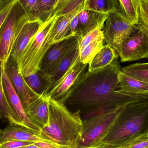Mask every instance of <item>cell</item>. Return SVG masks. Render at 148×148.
Segmentation results:
<instances>
[{
    "label": "cell",
    "mask_w": 148,
    "mask_h": 148,
    "mask_svg": "<svg viewBox=\"0 0 148 148\" xmlns=\"http://www.w3.org/2000/svg\"><path fill=\"white\" fill-rule=\"evenodd\" d=\"M121 65L115 60L104 68L85 72L61 99L66 106L87 110V118L103 111L122 107L136 101L148 99V96L126 95L117 92Z\"/></svg>",
    "instance_id": "cell-1"
},
{
    "label": "cell",
    "mask_w": 148,
    "mask_h": 148,
    "mask_svg": "<svg viewBox=\"0 0 148 148\" xmlns=\"http://www.w3.org/2000/svg\"><path fill=\"white\" fill-rule=\"evenodd\" d=\"M47 124L40 134L42 137L66 148H78L83 130L81 111H69L60 100L49 97Z\"/></svg>",
    "instance_id": "cell-2"
},
{
    "label": "cell",
    "mask_w": 148,
    "mask_h": 148,
    "mask_svg": "<svg viewBox=\"0 0 148 148\" xmlns=\"http://www.w3.org/2000/svg\"><path fill=\"white\" fill-rule=\"evenodd\" d=\"M148 129V99L124 105L107 135L92 148H103L121 143Z\"/></svg>",
    "instance_id": "cell-3"
},
{
    "label": "cell",
    "mask_w": 148,
    "mask_h": 148,
    "mask_svg": "<svg viewBox=\"0 0 148 148\" xmlns=\"http://www.w3.org/2000/svg\"><path fill=\"white\" fill-rule=\"evenodd\" d=\"M123 106L103 111L83 121L78 148H92L97 145L109 132Z\"/></svg>",
    "instance_id": "cell-4"
},
{
    "label": "cell",
    "mask_w": 148,
    "mask_h": 148,
    "mask_svg": "<svg viewBox=\"0 0 148 148\" xmlns=\"http://www.w3.org/2000/svg\"><path fill=\"white\" fill-rule=\"evenodd\" d=\"M57 16H53L42 24L22 55L16 61L18 71L23 77L35 73L40 70L42 60L41 52L42 46Z\"/></svg>",
    "instance_id": "cell-5"
},
{
    "label": "cell",
    "mask_w": 148,
    "mask_h": 148,
    "mask_svg": "<svg viewBox=\"0 0 148 148\" xmlns=\"http://www.w3.org/2000/svg\"><path fill=\"white\" fill-rule=\"evenodd\" d=\"M28 17L18 1L14 3L0 28V61L3 67L19 33Z\"/></svg>",
    "instance_id": "cell-6"
},
{
    "label": "cell",
    "mask_w": 148,
    "mask_h": 148,
    "mask_svg": "<svg viewBox=\"0 0 148 148\" xmlns=\"http://www.w3.org/2000/svg\"><path fill=\"white\" fill-rule=\"evenodd\" d=\"M137 29V26L119 10L112 11L108 14L102 30L104 42L114 50L119 57L123 42Z\"/></svg>",
    "instance_id": "cell-7"
},
{
    "label": "cell",
    "mask_w": 148,
    "mask_h": 148,
    "mask_svg": "<svg viewBox=\"0 0 148 148\" xmlns=\"http://www.w3.org/2000/svg\"><path fill=\"white\" fill-rule=\"evenodd\" d=\"M82 37V33L79 30L75 35L52 45L42 58L40 70L50 76L67 55L79 46Z\"/></svg>",
    "instance_id": "cell-8"
},
{
    "label": "cell",
    "mask_w": 148,
    "mask_h": 148,
    "mask_svg": "<svg viewBox=\"0 0 148 148\" xmlns=\"http://www.w3.org/2000/svg\"><path fill=\"white\" fill-rule=\"evenodd\" d=\"M137 29L125 40L119 57L122 62L139 60L148 55V32L138 25Z\"/></svg>",
    "instance_id": "cell-9"
},
{
    "label": "cell",
    "mask_w": 148,
    "mask_h": 148,
    "mask_svg": "<svg viewBox=\"0 0 148 148\" xmlns=\"http://www.w3.org/2000/svg\"><path fill=\"white\" fill-rule=\"evenodd\" d=\"M3 68L24 108L41 96L29 87L24 77L18 71L16 61L11 55Z\"/></svg>",
    "instance_id": "cell-10"
},
{
    "label": "cell",
    "mask_w": 148,
    "mask_h": 148,
    "mask_svg": "<svg viewBox=\"0 0 148 148\" xmlns=\"http://www.w3.org/2000/svg\"><path fill=\"white\" fill-rule=\"evenodd\" d=\"M88 66V64L81 62L79 57L61 79L50 89L47 96L55 100H61L86 72Z\"/></svg>",
    "instance_id": "cell-11"
},
{
    "label": "cell",
    "mask_w": 148,
    "mask_h": 148,
    "mask_svg": "<svg viewBox=\"0 0 148 148\" xmlns=\"http://www.w3.org/2000/svg\"><path fill=\"white\" fill-rule=\"evenodd\" d=\"M80 12H72L57 16L42 46L41 52L42 60L44 55L52 45L67 37L73 36L70 35L69 23L74 16L78 15Z\"/></svg>",
    "instance_id": "cell-12"
},
{
    "label": "cell",
    "mask_w": 148,
    "mask_h": 148,
    "mask_svg": "<svg viewBox=\"0 0 148 148\" xmlns=\"http://www.w3.org/2000/svg\"><path fill=\"white\" fill-rule=\"evenodd\" d=\"M2 84L5 95L10 108L20 119L23 126L32 130L40 132V129L31 121L25 113L21 100L12 86L3 68L2 73Z\"/></svg>",
    "instance_id": "cell-13"
},
{
    "label": "cell",
    "mask_w": 148,
    "mask_h": 148,
    "mask_svg": "<svg viewBox=\"0 0 148 148\" xmlns=\"http://www.w3.org/2000/svg\"><path fill=\"white\" fill-rule=\"evenodd\" d=\"M11 140L33 143L38 142L53 143L42 137L40 132L13 123H10L5 128L0 131V143Z\"/></svg>",
    "instance_id": "cell-14"
},
{
    "label": "cell",
    "mask_w": 148,
    "mask_h": 148,
    "mask_svg": "<svg viewBox=\"0 0 148 148\" xmlns=\"http://www.w3.org/2000/svg\"><path fill=\"white\" fill-rule=\"evenodd\" d=\"M42 24L39 20L29 21L23 27L15 40L10 53L16 61L22 55L30 40L37 33Z\"/></svg>",
    "instance_id": "cell-15"
},
{
    "label": "cell",
    "mask_w": 148,
    "mask_h": 148,
    "mask_svg": "<svg viewBox=\"0 0 148 148\" xmlns=\"http://www.w3.org/2000/svg\"><path fill=\"white\" fill-rule=\"evenodd\" d=\"M24 110L31 121L40 130L47 124L49 112V97L47 95L41 96Z\"/></svg>",
    "instance_id": "cell-16"
},
{
    "label": "cell",
    "mask_w": 148,
    "mask_h": 148,
    "mask_svg": "<svg viewBox=\"0 0 148 148\" xmlns=\"http://www.w3.org/2000/svg\"><path fill=\"white\" fill-rule=\"evenodd\" d=\"M108 14L97 12L85 8L78 14V29L82 37L89 32L96 29L102 30L104 27Z\"/></svg>",
    "instance_id": "cell-17"
},
{
    "label": "cell",
    "mask_w": 148,
    "mask_h": 148,
    "mask_svg": "<svg viewBox=\"0 0 148 148\" xmlns=\"http://www.w3.org/2000/svg\"><path fill=\"white\" fill-rule=\"evenodd\" d=\"M119 86L117 92L126 95L148 96V83L123 73L118 74Z\"/></svg>",
    "instance_id": "cell-18"
},
{
    "label": "cell",
    "mask_w": 148,
    "mask_h": 148,
    "mask_svg": "<svg viewBox=\"0 0 148 148\" xmlns=\"http://www.w3.org/2000/svg\"><path fill=\"white\" fill-rule=\"evenodd\" d=\"M24 78L29 87L40 96L47 95L53 86L50 77L40 70Z\"/></svg>",
    "instance_id": "cell-19"
},
{
    "label": "cell",
    "mask_w": 148,
    "mask_h": 148,
    "mask_svg": "<svg viewBox=\"0 0 148 148\" xmlns=\"http://www.w3.org/2000/svg\"><path fill=\"white\" fill-rule=\"evenodd\" d=\"M119 56L108 44L104 45L89 63L88 71H96L109 66Z\"/></svg>",
    "instance_id": "cell-20"
},
{
    "label": "cell",
    "mask_w": 148,
    "mask_h": 148,
    "mask_svg": "<svg viewBox=\"0 0 148 148\" xmlns=\"http://www.w3.org/2000/svg\"><path fill=\"white\" fill-rule=\"evenodd\" d=\"M3 67L0 61V114L1 118L7 120L9 123H13L23 126L16 115L13 112L7 99L2 84Z\"/></svg>",
    "instance_id": "cell-21"
},
{
    "label": "cell",
    "mask_w": 148,
    "mask_h": 148,
    "mask_svg": "<svg viewBox=\"0 0 148 148\" xmlns=\"http://www.w3.org/2000/svg\"><path fill=\"white\" fill-rule=\"evenodd\" d=\"M78 46L75 48L67 55L64 60L58 65L53 73L50 75V77L53 82V86L51 88L61 79L62 77L67 73L73 64L79 58Z\"/></svg>",
    "instance_id": "cell-22"
},
{
    "label": "cell",
    "mask_w": 148,
    "mask_h": 148,
    "mask_svg": "<svg viewBox=\"0 0 148 148\" xmlns=\"http://www.w3.org/2000/svg\"><path fill=\"white\" fill-rule=\"evenodd\" d=\"M103 34L84 47L79 49V57L81 62L89 64L95 56L104 46Z\"/></svg>",
    "instance_id": "cell-23"
},
{
    "label": "cell",
    "mask_w": 148,
    "mask_h": 148,
    "mask_svg": "<svg viewBox=\"0 0 148 148\" xmlns=\"http://www.w3.org/2000/svg\"><path fill=\"white\" fill-rule=\"evenodd\" d=\"M119 11L134 25L139 21V5L137 0H117Z\"/></svg>",
    "instance_id": "cell-24"
},
{
    "label": "cell",
    "mask_w": 148,
    "mask_h": 148,
    "mask_svg": "<svg viewBox=\"0 0 148 148\" xmlns=\"http://www.w3.org/2000/svg\"><path fill=\"white\" fill-rule=\"evenodd\" d=\"M103 148H148V129L121 143Z\"/></svg>",
    "instance_id": "cell-25"
},
{
    "label": "cell",
    "mask_w": 148,
    "mask_h": 148,
    "mask_svg": "<svg viewBox=\"0 0 148 148\" xmlns=\"http://www.w3.org/2000/svg\"><path fill=\"white\" fill-rule=\"evenodd\" d=\"M86 8L106 14L119 10L117 0H88Z\"/></svg>",
    "instance_id": "cell-26"
},
{
    "label": "cell",
    "mask_w": 148,
    "mask_h": 148,
    "mask_svg": "<svg viewBox=\"0 0 148 148\" xmlns=\"http://www.w3.org/2000/svg\"><path fill=\"white\" fill-rule=\"evenodd\" d=\"M123 73L148 83V62L131 64L121 69Z\"/></svg>",
    "instance_id": "cell-27"
},
{
    "label": "cell",
    "mask_w": 148,
    "mask_h": 148,
    "mask_svg": "<svg viewBox=\"0 0 148 148\" xmlns=\"http://www.w3.org/2000/svg\"><path fill=\"white\" fill-rule=\"evenodd\" d=\"M59 0H39L38 19L42 23L52 17L54 10Z\"/></svg>",
    "instance_id": "cell-28"
},
{
    "label": "cell",
    "mask_w": 148,
    "mask_h": 148,
    "mask_svg": "<svg viewBox=\"0 0 148 148\" xmlns=\"http://www.w3.org/2000/svg\"><path fill=\"white\" fill-rule=\"evenodd\" d=\"M26 12L29 20L31 21L38 19V3L39 0H17Z\"/></svg>",
    "instance_id": "cell-29"
},
{
    "label": "cell",
    "mask_w": 148,
    "mask_h": 148,
    "mask_svg": "<svg viewBox=\"0 0 148 148\" xmlns=\"http://www.w3.org/2000/svg\"><path fill=\"white\" fill-rule=\"evenodd\" d=\"M139 5V18L137 25L148 32V5L137 0Z\"/></svg>",
    "instance_id": "cell-30"
},
{
    "label": "cell",
    "mask_w": 148,
    "mask_h": 148,
    "mask_svg": "<svg viewBox=\"0 0 148 148\" xmlns=\"http://www.w3.org/2000/svg\"><path fill=\"white\" fill-rule=\"evenodd\" d=\"M103 35V30H100L99 29H95L89 32L87 34L85 35L84 36H83L81 38V40L79 42V46H78L79 49L84 47L88 45Z\"/></svg>",
    "instance_id": "cell-31"
},
{
    "label": "cell",
    "mask_w": 148,
    "mask_h": 148,
    "mask_svg": "<svg viewBox=\"0 0 148 148\" xmlns=\"http://www.w3.org/2000/svg\"><path fill=\"white\" fill-rule=\"evenodd\" d=\"M29 142L11 140L0 143V148H21L34 144Z\"/></svg>",
    "instance_id": "cell-32"
},
{
    "label": "cell",
    "mask_w": 148,
    "mask_h": 148,
    "mask_svg": "<svg viewBox=\"0 0 148 148\" xmlns=\"http://www.w3.org/2000/svg\"><path fill=\"white\" fill-rule=\"evenodd\" d=\"M78 27L79 19L78 15H77L72 19L69 23V31L71 35H75L78 32Z\"/></svg>",
    "instance_id": "cell-33"
},
{
    "label": "cell",
    "mask_w": 148,
    "mask_h": 148,
    "mask_svg": "<svg viewBox=\"0 0 148 148\" xmlns=\"http://www.w3.org/2000/svg\"><path fill=\"white\" fill-rule=\"evenodd\" d=\"M34 144L40 148H66L53 143L47 142H38Z\"/></svg>",
    "instance_id": "cell-34"
},
{
    "label": "cell",
    "mask_w": 148,
    "mask_h": 148,
    "mask_svg": "<svg viewBox=\"0 0 148 148\" xmlns=\"http://www.w3.org/2000/svg\"><path fill=\"white\" fill-rule=\"evenodd\" d=\"M16 1H17V0H16ZM16 1L14 2V3H13L12 4L10 5L9 6H8L6 9H5L3 10V11H2L0 13V28H1L3 23L4 21V20H5L6 16L8 15V14L11 8H12V6H13L14 3H15V2Z\"/></svg>",
    "instance_id": "cell-35"
},
{
    "label": "cell",
    "mask_w": 148,
    "mask_h": 148,
    "mask_svg": "<svg viewBox=\"0 0 148 148\" xmlns=\"http://www.w3.org/2000/svg\"><path fill=\"white\" fill-rule=\"evenodd\" d=\"M16 0H0V13Z\"/></svg>",
    "instance_id": "cell-36"
},
{
    "label": "cell",
    "mask_w": 148,
    "mask_h": 148,
    "mask_svg": "<svg viewBox=\"0 0 148 148\" xmlns=\"http://www.w3.org/2000/svg\"><path fill=\"white\" fill-rule=\"evenodd\" d=\"M21 148H40L37 146H35L34 144H31V145H29V146H26V147H23Z\"/></svg>",
    "instance_id": "cell-37"
},
{
    "label": "cell",
    "mask_w": 148,
    "mask_h": 148,
    "mask_svg": "<svg viewBox=\"0 0 148 148\" xmlns=\"http://www.w3.org/2000/svg\"><path fill=\"white\" fill-rule=\"evenodd\" d=\"M68 1V0H59L58 2H57V4H56V7H57L58 5H60V4H61V3H64L65 2L67 1Z\"/></svg>",
    "instance_id": "cell-38"
},
{
    "label": "cell",
    "mask_w": 148,
    "mask_h": 148,
    "mask_svg": "<svg viewBox=\"0 0 148 148\" xmlns=\"http://www.w3.org/2000/svg\"><path fill=\"white\" fill-rule=\"evenodd\" d=\"M139 1H140L142 2L143 3L148 5V0H139Z\"/></svg>",
    "instance_id": "cell-39"
},
{
    "label": "cell",
    "mask_w": 148,
    "mask_h": 148,
    "mask_svg": "<svg viewBox=\"0 0 148 148\" xmlns=\"http://www.w3.org/2000/svg\"><path fill=\"white\" fill-rule=\"evenodd\" d=\"M1 114H0V119H1ZM1 129H0V131H1Z\"/></svg>",
    "instance_id": "cell-40"
},
{
    "label": "cell",
    "mask_w": 148,
    "mask_h": 148,
    "mask_svg": "<svg viewBox=\"0 0 148 148\" xmlns=\"http://www.w3.org/2000/svg\"><path fill=\"white\" fill-rule=\"evenodd\" d=\"M146 58H148V55L147 56V57H146Z\"/></svg>",
    "instance_id": "cell-41"
}]
</instances>
